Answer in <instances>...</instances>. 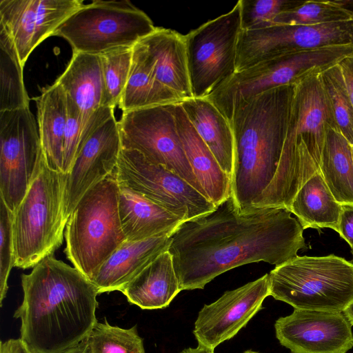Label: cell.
Returning a JSON list of instances; mask_svg holds the SVG:
<instances>
[{"mask_svg":"<svg viewBox=\"0 0 353 353\" xmlns=\"http://www.w3.org/2000/svg\"><path fill=\"white\" fill-rule=\"evenodd\" d=\"M37 121L43 155L48 167L62 172L63 140L67 122V97L62 86L55 82L43 88L34 98Z\"/></svg>","mask_w":353,"mask_h":353,"instance_id":"obj_26","label":"cell"},{"mask_svg":"<svg viewBox=\"0 0 353 353\" xmlns=\"http://www.w3.org/2000/svg\"><path fill=\"white\" fill-rule=\"evenodd\" d=\"M268 277L270 296L294 309L343 312L353 301V263L334 254L297 256Z\"/></svg>","mask_w":353,"mask_h":353,"instance_id":"obj_6","label":"cell"},{"mask_svg":"<svg viewBox=\"0 0 353 353\" xmlns=\"http://www.w3.org/2000/svg\"><path fill=\"white\" fill-rule=\"evenodd\" d=\"M300 1L289 0H239L241 9V30L266 26L281 12Z\"/></svg>","mask_w":353,"mask_h":353,"instance_id":"obj_35","label":"cell"},{"mask_svg":"<svg viewBox=\"0 0 353 353\" xmlns=\"http://www.w3.org/2000/svg\"><path fill=\"white\" fill-rule=\"evenodd\" d=\"M351 253H352V259L351 260V262L353 263V248H351Z\"/></svg>","mask_w":353,"mask_h":353,"instance_id":"obj_46","label":"cell"},{"mask_svg":"<svg viewBox=\"0 0 353 353\" xmlns=\"http://www.w3.org/2000/svg\"><path fill=\"white\" fill-rule=\"evenodd\" d=\"M352 20L353 11L341 1H307L281 12L266 26H314Z\"/></svg>","mask_w":353,"mask_h":353,"instance_id":"obj_31","label":"cell"},{"mask_svg":"<svg viewBox=\"0 0 353 353\" xmlns=\"http://www.w3.org/2000/svg\"><path fill=\"white\" fill-rule=\"evenodd\" d=\"M81 0H0V28L12 41L24 66L30 54L70 14Z\"/></svg>","mask_w":353,"mask_h":353,"instance_id":"obj_17","label":"cell"},{"mask_svg":"<svg viewBox=\"0 0 353 353\" xmlns=\"http://www.w3.org/2000/svg\"><path fill=\"white\" fill-rule=\"evenodd\" d=\"M146 48L157 79L181 101L194 98L190 81L185 35L157 27L141 41Z\"/></svg>","mask_w":353,"mask_h":353,"instance_id":"obj_19","label":"cell"},{"mask_svg":"<svg viewBox=\"0 0 353 353\" xmlns=\"http://www.w3.org/2000/svg\"><path fill=\"white\" fill-rule=\"evenodd\" d=\"M175 105L123 112L118 121L122 148L136 150L150 163L174 172L208 199L183 150L176 128Z\"/></svg>","mask_w":353,"mask_h":353,"instance_id":"obj_11","label":"cell"},{"mask_svg":"<svg viewBox=\"0 0 353 353\" xmlns=\"http://www.w3.org/2000/svg\"><path fill=\"white\" fill-rule=\"evenodd\" d=\"M285 208L240 212L232 198L212 211L182 222L168 251L181 290L203 289L217 276L263 261L276 266L307 248L303 228Z\"/></svg>","mask_w":353,"mask_h":353,"instance_id":"obj_1","label":"cell"},{"mask_svg":"<svg viewBox=\"0 0 353 353\" xmlns=\"http://www.w3.org/2000/svg\"><path fill=\"white\" fill-rule=\"evenodd\" d=\"M347 91L353 104V57H349L338 63Z\"/></svg>","mask_w":353,"mask_h":353,"instance_id":"obj_39","label":"cell"},{"mask_svg":"<svg viewBox=\"0 0 353 353\" xmlns=\"http://www.w3.org/2000/svg\"><path fill=\"white\" fill-rule=\"evenodd\" d=\"M351 145H352V152H353V144H352Z\"/></svg>","mask_w":353,"mask_h":353,"instance_id":"obj_47","label":"cell"},{"mask_svg":"<svg viewBox=\"0 0 353 353\" xmlns=\"http://www.w3.org/2000/svg\"><path fill=\"white\" fill-rule=\"evenodd\" d=\"M114 108L93 113L83 129L72 165L66 174L63 214L68 219L85 193L114 171L122 149Z\"/></svg>","mask_w":353,"mask_h":353,"instance_id":"obj_12","label":"cell"},{"mask_svg":"<svg viewBox=\"0 0 353 353\" xmlns=\"http://www.w3.org/2000/svg\"><path fill=\"white\" fill-rule=\"evenodd\" d=\"M170 236H161L142 241H126L101 266L92 282L99 294L121 291L147 265L168 251Z\"/></svg>","mask_w":353,"mask_h":353,"instance_id":"obj_21","label":"cell"},{"mask_svg":"<svg viewBox=\"0 0 353 353\" xmlns=\"http://www.w3.org/2000/svg\"><path fill=\"white\" fill-rule=\"evenodd\" d=\"M181 101L177 95L157 79L146 48L139 41L132 47L130 72L119 108L125 112Z\"/></svg>","mask_w":353,"mask_h":353,"instance_id":"obj_27","label":"cell"},{"mask_svg":"<svg viewBox=\"0 0 353 353\" xmlns=\"http://www.w3.org/2000/svg\"><path fill=\"white\" fill-rule=\"evenodd\" d=\"M181 290L170 252L147 265L121 291L128 302L143 310L168 307Z\"/></svg>","mask_w":353,"mask_h":353,"instance_id":"obj_24","label":"cell"},{"mask_svg":"<svg viewBox=\"0 0 353 353\" xmlns=\"http://www.w3.org/2000/svg\"><path fill=\"white\" fill-rule=\"evenodd\" d=\"M44 155L29 108L0 111V196L14 212L37 175Z\"/></svg>","mask_w":353,"mask_h":353,"instance_id":"obj_13","label":"cell"},{"mask_svg":"<svg viewBox=\"0 0 353 353\" xmlns=\"http://www.w3.org/2000/svg\"><path fill=\"white\" fill-rule=\"evenodd\" d=\"M243 353H259V352H254V351H252V350H247Z\"/></svg>","mask_w":353,"mask_h":353,"instance_id":"obj_45","label":"cell"},{"mask_svg":"<svg viewBox=\"0 0 353 353\" xmlns=\"http://www.w3.org/2000/svg\"><path fill=\"white\" fill-rule=\"evenodd\" d=\"M241 30L239 1L228 12L185 35L194 98H204L236 72V48Z\"/></svg>","mask_w":353,"mask_h":353,"instance_id":"obj_10","label":"cell"},{"mask_svg":"<svg viewBox=\"0 0 353 353\" xmlns=\"http://www.w3.org/2000/svg\"><path fill=\"white\" fill-rule=\"evenodd\" d=\"M119 214L128 241L170 236L182 221L128 188L119 185Z\"/></svg>","mask_w":353,"mask_h":353,"instance_id":"obj_22","label":"cell"},{"mask_svg":"<svg viewBox=\"0 0 353 353\" xmlns=\"http://www.w3.org/2000/svg\"><path fill=\"white\" fill-rule=\"evenodd\" d=\"M344 44H353V20L241 30L237 42L235 72L285 54Z\"/></svg>","mask_w":353,"mask_h":353,"instance_id":"obj_15","label":"cell"},{"mask_svg":"<svg viewBox=\"0 0 353 353\" xmlns=\"http://www.w3.org/2000/svg\"><path fill=\"white\" fill-rule=\"evenodd\" d=\"M67 97V122L65 125L62 172L68 174L74 162L83 130V119L80 109L72 99Z\"/></svg>","mask_w":353,"mask_h":353,"instance_id":"obj_37","label":"cell"},{"mask_svg":"<svg viewBox=\"0 0 353 353\" xmlns=\"http://www.w3.org/2000/svg\"><path fill=\"white\" fill-rule=\"evenodd\" d=\"M319 172L339 203L353 204L352 145L336 128L328 130Z\"/></svg>","mask_w":353,"mask_h":353,"instance_id":"obj_29","label":"cell"},{"mask_svg":"<svg viewBox=\"0 0 353 353\" xmlns=\"http://www.w3.org/2000/svg\"><path fill=\"white\" fill-rule=\"evenodd\" d=\"M337 232L353 248V204L342 205Z\"/></svg>","mask_w":353,"mask_h":353,"instance_id":"obj_38","label":"cell"},{"mask_svg":"<svg viewBox=\"0 0 353 353\" xmlns=\"http://www.w3.org/2000/svg\"><path fill=\"white\" fill-rule=\"evenodd\" d=\"M180 104L222 170L232 179L234 142L229 121L205 98H192Z\"/></svg>","mask_w":353,"mask_h":353,"instance_id":"obj_25","label":"cell"},{"mask_svg":"<svg viewBox=\"0 0 353 353\" xmlns=\"http://www.w3.org/2000/svg\"><path fill=\"white\" fill-rule=\"evenodd\" d=\"M13 212L4 202L0 201V303L6 298L8 279L14 266V252L12 232Z\"/></svg>","mask_w":353,"mask_h":353,"instance_id":"obj_36","label":"cell"},{"mask_svg":"<svg viewBox=\"0 0 353 353\" xmlns=\"http://www.w3.org/2000/svg\"><path fill=\"white\" fill-rule=\"evenodd\" d=\"M119 185L112 174L89 189L70 215L68 259L91 281L125 241L119 214Z\"/></svg>","mask_w":353,"mask_h":353,"instance_id":"obj_4","label":"cell"},{"mask_svg":"<svg viewBox=\"0 0 353 353\" xmlns=\"http://www.w3.org/2000/svg\"><path fill=\"white\" fill-rule=\"evenodd\" d=\"M112 175L119 185L130 188L178 216L182 222L216 206L174 172L150 163L134 150L122 148Z\"/></svg>","mask_w":353,"mask_h":353,"instance_id":"obj_14","label":"cell"},{"mask_svg":"<svg viewBox=\"0 0 353 353\" xmlns=\"http://www.w3.org/2000/svg\"><path fill=\"white\" fill-rule=\"evenodd\" d=\"M321 73L313 74L293 85L286 134L271 192L272 197L281 203L290 202L299 189L296 168L299 137L307 139L321 160L328 130L336 129Z\"/></svg>","mask_w":353,"mask_h":353,"instance_id":"obj_9","label":"cell"},{"mask_svg":"<svg viewBox=\"0 0 353 353\" xmlns=\"http://www.w3.org/2000/svg\"><path fill=\"white\" fill-rule=\"evenodd\" d=\"M303 229L329 228L337 232L342 205L318 172L299 189L290 207Z\"/></svg>","mask_w":353,"mask_h":353,"instance_id":"obj_28","label":"cell"},{"mask_svg":"<svg viewBox=\"0 0 353 353\" xmlns=\"http://www.w3.org/2000/svg\"><path fill=\"white\" fill-rule=\"evenodd\" d=\"M270 296L268 274L236 289L225 292L216 301L204 305L194 323L198 344L214 349L234 337L262 308Z\"/></svg>","mask_w":353,"mask_h":353,"instance_id":"obj_16","label":"cell"},{"mask_svg":"<svg viewBox=\"0 0 353 353\" xmlns=\"http://www.w3.org/2000/svg\"><path fill=\"white\" fill-rule=\"evenodd\" d=\"M352 326L343 312L294 309L274 329L292 353H346L353 347Z\"/></svg>","mask_w":353,"mask_h":353,"instance_id":"obj_18","label":"cell"},{"mask_svg":"<svg viewBox=\"0 0 353 353\" xmlns=\"http://www.w3.org/2000/svg\"><path fill=\"white\" fill-rule=\"evenodd\" d=\"M83 341L90 353H145L137 325L123 329L98 322Z\"/></svg>","mask_w":353,"mask_h":353,"instance_id":"obj_32","label":"cell"},{"mask_svg":"<svg viewBox=\"0 0 353 353\" xmlns=\"http://www.w3.org/2000/svg\"><path fill=\"white\" fill-rule=\"evenodd\" d=\"M152 19L129 0H94L83 4L56 29L73 52L100 54L133 47L155 29Z\"/></svg>","mask_w":353,"mask_h":353,"instance_id":"obj_8","label":"cell"},{"mask_svg":"<svg viewBox=\"0 0 353 353\" xmlns=\"http://www.w3.org/2000/svg\"><path fill=\"white\" fill-rule=\"evenodd\" d=\"M342 4L347 8L353 11V1H341Z\"/></svg>","mask_w":353,"mask_h":353,"instance_id":"obj_44","label":"cell"},{"mask_svg":"<svg viewBox=\"0 0 353 353\" xmlns=\"http://www.w3.org/2000/svg\"><path fill=\"white\" fill-rule=\"evenodd\" d=\"M21 339L34 353H60L82 342L98 323L99 294L79 270L52 256L21 275Z\"/></svg>","mask_w":353,"mask_h":353,"instance_id":"obj_2","label":"cell"},{"mask_svg":"<svg viewBox=\"0 0 353 353\" xmlns=\"http://www.w3.org/2000/svg\"><path fill=\"white\" fill-rule=\"evenodd\" d=\"M174 116L181 144L198 181L216 207L231 195V178L222 170L209 148L188 119L180 103Z\"/></svg>","mask_w":353,"mask_h":353,"instance_id":"obj_20","label":"cell"},{"mask_svg":"<svg viewBox=\"0 0 353 353\" xmlns=\"http://www.w3.org/2000/svg\"><path fill=\"white\" fill-rule=\"evenodd\" d=\"M0 353H34L21 339L1 341Z\"/></svg>","mask_w":353,"mask_h":353,"instance_id":"obj_40","label":"cell"},{"mask_svg":"<svg viewBox=\"0 0 353 353\" xmlns=\"http://www.w3.org/2000/svg\"><path fill=\"white\" fill-rule=\"evenodd\" d=\"M336 129L353 144V104L338 64L321 73Z\"/></svg>","mask_w":353,"mask_h":353,"instance_id":"obj_33","label":"cell"},{"mask_svg":"<svg viewBox=\"0 0 353 353\" xmlns=\"http://www.w3.org/2000/svg\"><path fill=\"white\" fill-rule=\"evenodd\" d=\"M101 58L107 106L119 105L126 85L132 59V47H120L99 54Z\"/></svg>","mask_w":353,"mask_h":353,"instance_id":"obj_34","label":"cell"},{"mask_svg":"<svg viewBox=\"0 0 353 353\" xmlns=\"http://www.w3.org/2000/svg\"><path fill=\"white\" fill-rule=\"evenodd\" d=\"M60 353H90L85 343L83 341L78 345L65 350Z\"/></svg>","mask_w":353,"mask_h":353,"instance_id":"obj_41","label":"cell"},{"mask_svg":"<svg viewBox=\"0 0 353 353\" xmlns=\"http://www.w3.org/2000/svg\"><path fill=\"white\" fill-rule=\"evenodd\" d=\"M350 323L353 325V301L343 311Z\"/></svg>","mask_w":353,"mask_h":353,"instance_id":"obj_43","label":"cell"},{"mask_svg":"<svg viewBox=\"0 0 353 353\" xmlns=\"http://www.w3.org/2000/svg\"><path fill=\"white\" fill-rule=\"evenodd\" d=\"M23 65L6 32L0 28V111L29 108L23 83Z\"/></svg>","mask_w":353,"mask_h":353,"instance_id":"obj_30","label":"cell"},{"mask_svg":"<svg viewBox=\"0 0 353 353\" xmlns=\"http://www.w3.org/2000/svg\"><path fill=\"white\" fill-rule=\"evenodd\" d=\"M293 85L238 104L230 123L234 156L231 197L240 212L268 208L288 123Z\"/></svg>","mask_w":353,"mask_h":353,"instance_id":"obj_3","label":"cell"},{"mask_svg":"<svg viewBox=\"0 0 353 353\" xmlns=\"http://www.w3.org/2000/svg\"><path fill=\"white\" fill-rule=\"evenodd\" d=\"M179 353H214V349L198 344L196 347L184 349Z\"/></svg>","mask_w":353,"mask_h":353,"instance_id":"obj_42","label":"cell"},{"mask_svg":"<svg viewBox=\"0 0 353 353\" xmlns=\"http://www.w3.org/2000/svg\"><path fill=\"white\" fill-rule=\"evenodd\" d=\"M353 57V44L330 46L265 60L235 72L207 97L230 121L240 103L266 90L294 85Z\"/></svg>","mask_w":353,"mask_h":353,"instance_id":"obj_7","label":"cell"},{"mask_svg":"<svg viewBox=\"0 0 353 353\" xmlns=\"http://www.w3.org/2000/svg\"><path fill=\"white\" fill-rule=\"evenodd\" d=\"M66 174L50 169L45 157L37 175L13 212L14 266L34 268L62 244Z\"/></svg>","mask_w":353,"mask_h":353,"instance_id":"obj_5","label":"cell"},{"mask_svg":"<svg viewBox=\"0 0 353 353\" xmlns=\"http://www.w3.org/2000/svg\"><path fill=\"white\" fill-rule=\"evenodd\" d=\"M56 81L80 109L83 129L94 112L107 106L99 54L73 52L66 68Z\"/></svg>","mask_w":353,"mask_h":353,"instance_id":"obj_23","label":"cell"}]
</instances>
